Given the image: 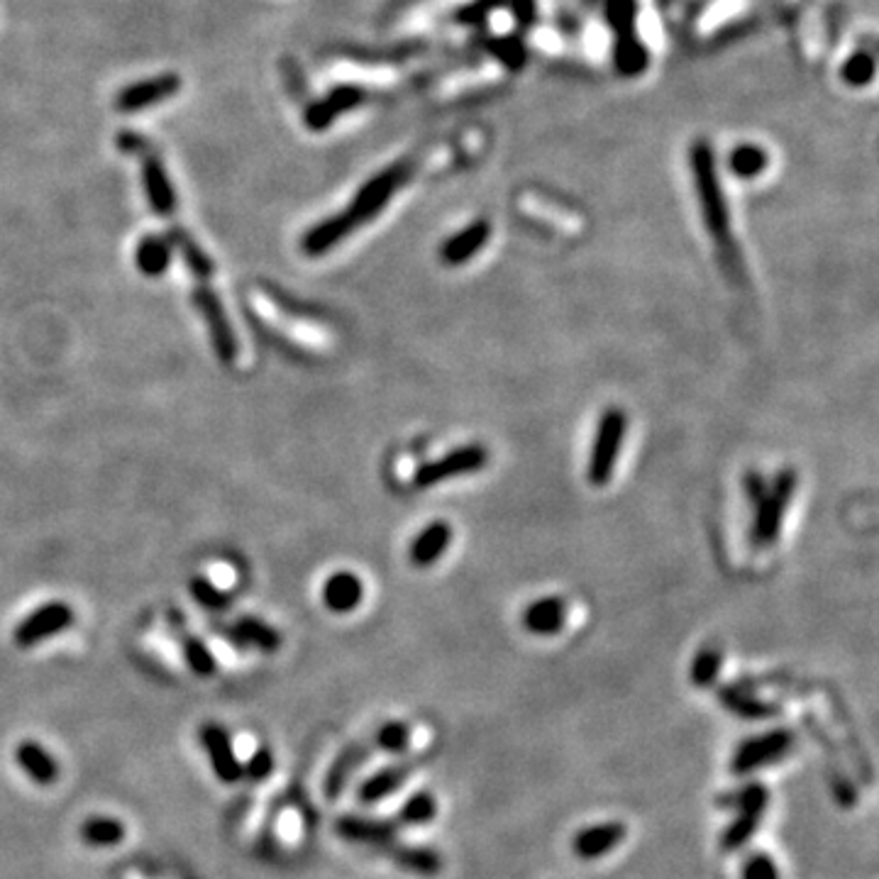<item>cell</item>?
I'll return each instance as SVG.
<instances>
[{"label": "cell", "mask_w": 879, "mask_h": 879, "mask_svg": "<svg viewBox=\"0 0 879 879\" xmlns=\"http://www.w3.org/2000/svg\"><path fill=\"white\" fill-rule=\"evenodd\" d=\"M689 162L704 225L709 228L711 237L721 250H731V213H728L726 193H723L721 179H718L716 159H713V149L709 142H694Z\"/></svg>", "instance_id": "obj_1"}, {"label": "cell", "mask_w": 879, "mask_h": 879, "mask_svg": "<svg viewBox=\"0 0 879 879\" xmlns=\"http://www.w3.org/2000/svg\"><path fill=\"white\" fill-rule=\"evenodd\" d=\"M628 430V416L621 408L611 406L601 413L596 423V435L591 442L589 464H586V479L594 486H606L616 472L618 455H621L623 438Z\"/></svg>", "instance_id": "obj_2"}, {"label": "cell", "mask_w": 879, "mask_h": 879, "mask_svg": "<svg viewBox=\"0 0 879 879\" xmlns=\"http://www.w3.org/2000/svg\"><path fill=\"white\" fill-rule=\"evenodd\" d=\"M796 489L794 469H782L775 482L765 489V494L755 501V521H753V543L757 547L772 545L782 533L784 516L792 503Z\"/></svg>", "instance_id": "obj_3"}, {"label": "cell", "mask_w": 879, "mask_h": 879, "mask_svg": "<svg viewBox=\"0 0 879 879\" xmlns=\"http://www.w3.org/2000/svg\"><path fill=\"white\" fill-rule=\"evenodd\" d=\"M411 174H413V164L408 162V159L391 164V167L379 171L377 176H372V179L357 191L355 201L350 203V208L345 210L355 218L357 225L369 223V220L377 218L381 210L389 206L391 198H394L396 191L411 179Z\"/></svg>", "instance_id": "obj_4"}, {"label": "cell", "mask_w": 879, "mask_h": 879, "mask_svg": "<svg viewBox=\"0 0 879 879\" xmlns=\"http://www.w3.org/2000/svg\"><path fill=\"white\" fill-rule=\"evenodd\" d=\"M796 743V735L787 728H772L753 738L743 740V743L735 748L731 770L733 775H750V772L760 770V767H770L775 762L782 760L792 753Z\"/></svg>", "instance_id": "obj_5"}, {"label": "cell", "mask_w": 879, "mask_h": 879, "mask_svg": "<svg viewBox=\"0 0 879 879\" xmlns=\"http://www.w3.org/2000/svg\"><path fill=\"white\" fill-rule=\"evenodd\" d=\"M489 462V452L484 445H462L457 450L447 452V455L438 457V460L423 464L416 474H413V486L416 489H430V486H438L442 482H450V479L467 477V474L482 472Z\"/></svg>", "instance_id": "obj_6"}, {"label": "cell", "mask_w": 879, "mask_h": 879, "mask_svg": "<svg viewBox=\"0 0 879 879\" xmlns=\"http://www.w3.org/2000/svg\"><path fill=\"white\" fill-rule=\"evenodd\" d=\"M193 306L198 308L206 320L208 330H210V342H213V350L215 355L220 357V362L232 364L237 359V340L235 333L230 328V320L225 315L223 303H220L218 293L213 289H208L206 284L196 286L193 289Z\"/></svg>", "instance_id": "obj_7"}, {"label": "cell", "mask_w": 879, "mask_h": 879, "mask_svg": "<svg viewBox=\"0 0 879 879\" xmlns=\"http://www.w3.org/2000/svg\"><path fill=\"white\" fill-rule=\"evenodd\" d=\"M74 623V611L64 601H49L37 611H32L25 621L15 628L13 640L18 648H35L42 640L52 638V635L64 633L66 628Z\"/></svg>", "instance_id": "obj_8"}, {"label": "cell", "mask_w": 879, "mask_h": 879, "mask_svg": "<svg viewBox=\"0 0 879 879\" xmlns=\"http://www.w3.org/2000/svg\"><path fill=\"white\" fill-rule=\"evenodd\" d=\"M335 833L350 843L369 845V848L389 850L396 845L398 823L394 818H364V816H340L335 823Z\"/></svg>", "instance_id": "obj_9"}, {"label": "cell", "mask_w": 879, "mask_h": 879, "mask_svg": "<svg viewBox=\"0 0 879 879\" xmlns=\"http://www.w3.org/2000/svg\"><path fill=\"white\" fill-rule=\"evenodd\" d=\"M489 237H491L489 220H474V223L464 225L462 230H457L455 235H450L440 245L438 250L440 262L445 264V267H462V264L472 262V259L484 250Z\"/></svg>", "instance_id": "obj_10"}, {"label": "cell", "mask_w": 879, "mask_h": 879, "mask_svg": "<svg viewBox=\"0 0 879 879\" xmlns=\"http://www.w3.org/2000/svg\"><path fill=\"white\" fill-rule=\"evenodd\" d=\"M181 91V79L176 74H164L157 79L140 81V84H132L123 88L115 98V108L123 110V113H135V110H145L149 105H157L169 101L174 93Z\"/></svg>", "instance_id": "obj_11"}, {"label": "cell", "mask_w": 879, "mask_h": 879, "mask_svg": "<svg viewBox=\"0 0 879 879\" xmlns=\"http://www.w3.org/2000/svg\"><path fill=\"white\" fill-rule=\"evenodd\" d=\"M201 743L210 757L213 772L220 777V782L235 784L242 777V765L232 750V740L228 731L218 723H206L201 728Z\"/></svg>", "instance_id": "obj_12"}, {"label": "cell", "mask_w": 879, "mask_h": 879, "mask_svg": "<svg viewBox=\"0 0 879 879\" xmlns=\"http://www.w3.org/2000/svg\"><path fill=\"white\" fill-rule=\"evenodd\" d=\"M628 836V828L618 821H606L596 823V826H586L574 836L572 850L574 855H579L582 860H596L604 858V855L616 850Z\"/></svg>", "instance_id": "obj_13"}, {"label": "cell", "mask_w": 879, "mask_h": 879, "mask_svg": "<svg viewBox=\"0 0 879 879\" xmlns=\"http://www.w3.org/2000/svg\"><path fill=\"white\" fill-rule=\"evenodd\" d=\"M357 228L359 225L355 223V218H352L347 210H340V213L320 220L315 228L308 230L306 235H303L301 247L308 257H320V254L330 252L333 247L340 245L342 240H347Z\"/></svg>", "instance_id": "obj_14"}, {"label": "cell", "mask_w": 879, "mask_h": 879, "mask_svg": "<svg viewBox=\"0 0 879 879\" xmlns=\"http://www.w3.org/2000/svg\"><path fill=\"white\" fill-rule=\"evenodd\" d=\"M142 181H145L147 201L152 206L154 213L159 215H171L179 206V198H176L174 186H171L167 169H164L162 159L157 154L147 152L142 157Z\"/></svg>", "instance_id": "obj_15"}, {"label": "cell", "mask_w": 879, "mask_h": 879, "mask_svg": "<svg viewBox=\"0 0 879 879\" xmlns=\"http://www.w3.org/2000/svg\"><path fill=\"white\" fill-rule=\"evenodd\" d=\"M567 623V604L560 596H543L528 604L521 613V626L530 635H557Z\"/></svg>", "instance_id": "obj_16"}, {"label": "cell", "mask_w": 879, "mask_h": 879, "mask_svg": "<svg viewBox=\"0 0 879 879\" xmlns=\"http://www.w3.org/2000/svg\"><path fill=\"white\" fill-rule=\"evenodd\" d=\"M452 525L445 521H433L425 525L423 530L413 538L411 547H408V557L416 567H433L447 552V547L452 545Z\"/></svg>", "instance_id": "obj_17"}, {"label": "cell", "mask_w": 879, "mask_h": 879, "mask_svg": "<svg viewBox=\"0 0 879 879\" xmlns=\"http://www.w3.org/2000/svg\"><path fill=\"white\" fill-rule=\"evenodd\" d=\"M364 91H359L355 86H340L333 93L323 98V101L313 103L306 110V125L311 130H325L335 118H340L347 110H355L357 105H362Z\"/></svg>", "instance_id": "obj_18"}, {"label": "cell", "mask_w": 879, "mask_h": 879, "mask_svg": "<svg viewBox=\"0 0 879 879\" xmlns=\"http://www.w3.org/2000/svg\"><path fill=\"white\" fill-rule=\"evenodd\" d=\"M718 699H721L723 709L740 718H748V721H762V718H772L779 713V704L775 701H765L755 691L740 687V684H726L718 689Z\"/></svg>", "instance_id": "obj_19"}, {"label": "cell", "mask_w": 879, "mask_h": 879, "mask_svg": "<svg viewBox=\"0 0 879 879\" xmlns=\"http://www.w3.org/2000/svg\"><path fill=\"white\" fill-rule=\"evenodd\" d=\"M364 584L357 574L337 572L333 577L325 579L323 586V604L333 613H350L362 604Z\"/></svg>", "instance_id": "obj_20"}, {"label": "cell", "mask_w": 879, "mask_h": 879, "mask_svg": "<svg viewBox=\"0 0 879 879\" xmlns=\"http://www.w3.org/2000/svg\"><path fill=\"white\" fill-rule=\"evenodd\" d=\"M386 853L391 855L394 865L401 870L413 872L420 877H435L442 872V855L433 848H423V845H391Z\"/></svg>", "instance_id": "obj_21"}, {"label": "cell", "mask_w": 879, "mask_h": 879, "mask_svg": "<svg viewBox=\"0 0 879 879\" xmlns=\"http://www.w3.org/2000/svg\"><path fill=\"white\" fill-rule=\"evenodd\" d=\"M408 775H411V765H391L384 770L374 772L372 777L364 779L357 789L359 804H379L381 799L391 796L403 787Z\"/></svg>", "instance_id": "obj_22"}, {"label": "cell", "mask_w": 879, "mask_h": 879, "mask_svg": "<svg viewBox=\"0 0 879 879\" xmlns=\"http://www.w3.org/2000/svg\"><path fill=\"white\" fill-rule=\"evenodd\" d=\"M15 760H18V765L27 772V775L35 779L37 784H44V787L52 784L59 775V767L57 762H54V757L49 755L40 743H35V740H25V743H20L18 750H15Z\"/></svg>", "instance_id": "obj_23"}, {"label": "cell", "mask_w": 879, "mask_h": 879, "mask_svg": "<svg viewBox=\"0 0 879 879\" xmlns=\"http://www.w3.org/2000/svg\"><path fill=\"white\" fill-rule=\"evenodd\" d=\"M230 638L240 648H257L262 652H276L281 645V635L259 618H240L232 626Z\"/></svg>", "instance_id": "obj_24"}, {"label": "cell", "mask_w": 879, "mask_h": 879, "mask_svg": "<svg viewBox=\"0 0 879 879\" xmlns=\"http://www.w3.org/2000/svg\"><path fill=\"white\" fill-rule=\"evenodd\" d=\"M171 262V242L169 237L162 235H147L145 240L137 245V254H135V264L142 274L149 276V279H157L167 272Z\"/></svg>", "instance_id": "obj_25"}, {"label": "cell", "mask_w": 879, "mask_h": 879, "mask_svg": "<svg viewBox=\"0 0 879 879\" xmlns=\"http://www.w3.org/2000/svg\"><path fill=\"white\" fill-rule=\"evenodd\" d=\"M369 753H372V748H369V745H352V748H347L345 753L337 757V760L333 762V767H330L328 779H325V794H328L330 799H335V796L342 794L347 779L355 775L359 767L367 762Z\"/></svg>", "instance_id": "obj_26"}, {"label": "cell", "mask_w": 879, "mask_h": 879, "mask_svg": "<svg viewBox=\"0 0 879 879\" xmlns=\"http://www.w3.org/2000/svg\"><path fill=\"white\" fill-rule=\"evenodd\" d=\"M767 801H770V792H767L765 784L760 782H748L743 787H738L735 792L723 794L718 799V804L733 809L735 814H750V816H765Z\"/></svg>", "instance_id": "obj_27"}, {"label": "cell", "mask_w": 879, "mask_h": 879, "mask_svg": "<svg viewBox=\"0 0 879 879\" xmlns=\"http://www.w3.org/2000/svg\"><path fill=\"white\" fill-rule=\"evenodd\" d=\"M169 242L179 250L181 259H184V264L189 267V272L196 276V279L206 281L213 276V262H210L208 254L201 250V245H198L184 228L174 225V228L169 230Z\"/></svg>", "instance_id": "obj_28"}, {"label": "cell", "mask_w": 879, "mask_h": 879, "mask_svg": "<svg viewBox=\"0 0 879 879\" xmlns=\"http://www.w3.org/2000/svg\"><path fill=\"white\" fill-rule=\"evenodd\" d=\"M438 816V799L433 792H416L401 804L394 821L401 826H428Z\"/></svg>", "instance_id": "obj_29"}, {"label": "cell", "mask_w": 879, "mask_h": 879, "mask_svg": "<svg viewBox=\"0 0 879 879\" xmlns=\"http://www.w3.org/2000/svg\"><path fill=\"white\" fill-rule=\"evenodd\" d=\"M81 838L93 848H113L125 838V826L118 818L91 816L81 826Z\"/></svg>", "instance_id": "obj_30"}, {"label": "cell", "mask_w": 879, "mask_h": 879, "mask_svg": "<svg viewBox=\"0 0 879 879\" xmlns=\"http://www.w3.org/2000/svg\"><path fill=\"white\" fill-rule=\"evenodd\" d=\"M770 164V154L757 145H738L728 157V167L738 179H757Z\"/></svg>", "instance_id": "obj_31"}, {"label": "cell", "mask_w": 879, "mask_h": 879, "mask_svg": "<svg viewBox=\"0 0 879 879\" xmlns=\"http://www.w3.org/2000/svg\"><path fill=\"white\" fill-rule=\"evenodd\" d=\"M181 623H184V618L179 616V626H176L174 621H171V626H174V630H179L181 650H184L186 662H189V667L198 674V677H210V674L218 670V665H215V657L210 655V650L206 648V645H203V640L193 638V635H186Z\"/></svg>", "instance_id": "obj_32"}, {"label": "cell", "mask_w": 879, "mask_h": 879, "mask_svg": "<svg viewBox=\"0 0 879 879\" xmlns=\"http://www.w3.org/2000/svg\"><path fill=\"white\" fill-rule=\"evenodd\" d=\"M721 665H723V652L718 648H713V645H709V648H701L699 652H696L694 662H691V670H689V677H691V682H694V687L706 689V687H711V684H716L718 674H721Z\"/></svg>", "instance_id": "obj_33"}, {"label": "cell", "mask_w": 879, "mask_h": 879, "mask_svg": "<svg viewBox=\"0 0 879 879\" xmlns=\"http://www.w3.org/2000/svg\"><path fill=\"white\" fill-rule=\"evenodd\" d=\"M760 816H750V814H735V818L728 823L726 831L721 833V848L726 853H735V850L745 848V845L753 840V836L760 828Z\"/></svg>", "instance_id": "obj_34"}, {"label": "cell", "mask_w": 879, "mask_h": 879, "mask_svg": "<svg viewBox=\"0 0 879 879\" xmlns=\"http://www.w3.org/2000/svg\"><path fill=\"white\" fill-rule=\"evenodd\" d=\"M379 750L389 755H401L408 750V743H411V728L406 726L403 721H389L377 731V738H374Z\"/></svg>", "instance_id": "obj_35"}, {"label": "cell", "mask_w": 879, "mask_h": 879, "mask_svg": "<svg viewBox=\"0 0 879 879\" xmlns=\"http://www.w3.org/2000/svg\"><path fill=\"white\" fill-rule=\"evenodd\" d=\"M191 596L206 608V611H225L230 604V596L223 594V591L206 577L191 579Z\"/></svg>", "instance_id": "obj_36"}, {"label": "cell", "mask_w": 879, "mask_h": 879, "mask_svg": "<svg viewBox=\"0 0 879 879\" xmlns=\"http://www.w3.org/2000/svg\"><path fill=\"white\" fill-rule=\"evenodd\" d=\"M740 877L743 879H779V867L777 862L770 858L767 853H753L748 855L740 867Z\"/></svg>", "instance_id": "obj_37"}, {"label": "cell", "mask_w": 879, "mask_h": 879, "mask_svg": "<svg viewBox=\"0 0 879 879\" xmlns=\"http://www.w3.org/2000/svg\"><path fill=\"white\" fill-rule=\"evenodd\" d=\"M872 76H875V62L867 54H855L843 66V79L853 86L870 84Z\"/></svg>", "instance_id": "obj_38"}, {"label": "cell", "mask_w": 879, "mask_h": 879, "mask_svg": "<svg viewBox=\"0 0 879 879\" xmlns=\"http://www.w3.org/2000/svg\"><path fill=\"white\" fill-rule=\"evenodd\" d=\"M272 770H274V757L267 748H262L250 757V762H247V767L242 770V775H250L254 782H259V779L272 775Z\"/></svg>", "instance_id": "obj_39"}, {"label": "cell", "mask_w": 879, "mask_h": 879, "mask_svg": "<svg viewBox=\"0 0 879 879\" xmlns=\"http://www.w3.org/2000/svg\"><path fill=\"white\" fill-rule=\"evenodd\" d=\"M765 489H767V482L762 479V474L750 472L748 477H745V494H748V499L753 503L760 499L762 494H765Z\"/></svg>", "instance_id": "obj_40"}]
</instances>
